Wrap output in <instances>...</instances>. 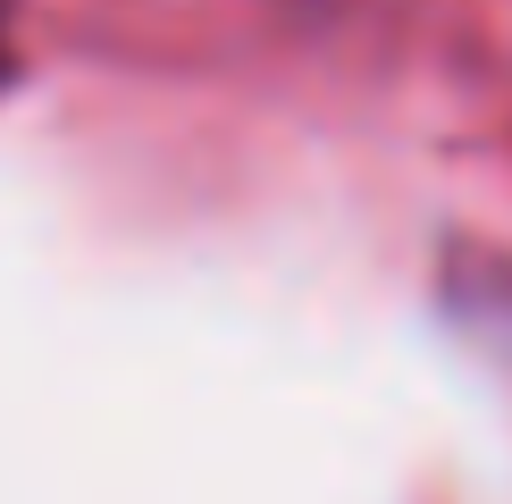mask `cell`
I'll return each mask as SVG.
<instances>
[{
  "mask_svg": "<svg viewBox=\"0 0 512 504\" xmlns=\"http://www.w3.org/2000/svg\"><path fill=\"white\" fill-rule=\"evenodd\" d=\"M17 68V0H0V84Z\"/></svg>",
  "mask_w": 512,
  "mask_h": 504,
  "instance_id": "6da1fadb",
  "label": "cell"
}]
</instances>
